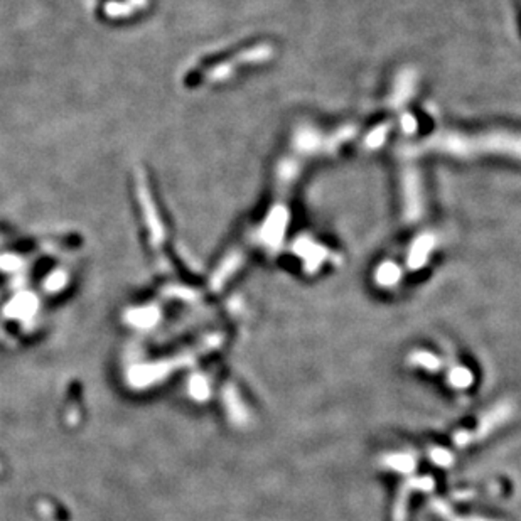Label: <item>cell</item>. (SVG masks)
I'll return each instance as SVG.
<instances>
[{
    "instance_id": "1",
    "label": "cell",
    "mask_w": 521,
    "mask_h": 521,
    "mask_svg": "<svg viewBox=\"0 0 521 521\" xmlns=\"http://www.w3.org/2000/svg\"><path fill=\"white\" fill-rule=\"evenodd\" d=\"M410 363L415 366H420L423 370H428V372H439L442 368V361H440L439 356H435L434 353H427V351H415L410 355Z\"/></svg>"
},
{
    "instance_id": "2",
    "label": "cell",
    "mask_w": 521,
    "mask_h": 521,
    "mask_svg": "<svg viewBox=\"0 0 521 521\" xmlns=\"http://www.w3.org/2000/svg\"><path fill=\"white\" fill-rule=\"evenodd\" d=\"M383 464L396 472H408L410 469H413L415 459L413 456H408V454H391V456L383 457Z\"/></svg>"
},
{
    "instance_id": "3",
    "label": "cell",
    "mask_w": 521,
    "mask_h": 521,
    "mask_svg": "<svg viewBox=\"0 0 521 521\" xmlns=\"http://www.w3.org/2000/svg\"><path fill=\"white\" fill-rule=\"evenodd\" d=\"M450 385L456 388H467L472 383V373L464 366H456L452 372L449 373Z\"/></svg>"
},
{
    "instance_id": "4",
    "label": "cell",
    "mask_w": 521,
    "mask_h": 521,
    "mask_svg": "<svg viewBox=\"0 0 521 521\" xmlns=\"http://www.w3.org/2000/svg\"><path fill=\"white\" fill-rule=\"evenodd\" d=\"M434 510L439 513L445 521H489L484 518H461V516H456L450 511V508L445 505L444 501H435L434 503Z\"/></svg>"
},
{
    "instance_id": "5",
    "label": "cell",
    "mask_w": 521,
    "mask_h": 521,
    "mask_svg": "<svg viewBox=\"0 0 521 521\" xmlns=\"http://www.w3.org/2000/svg\"><path fill=\"white\" fill-rule=\"evenodd\" d=\"M430 459L439 466H447L452 462V454L447 452L445 449H432Z\"/></svg>"
}]
</instances>
